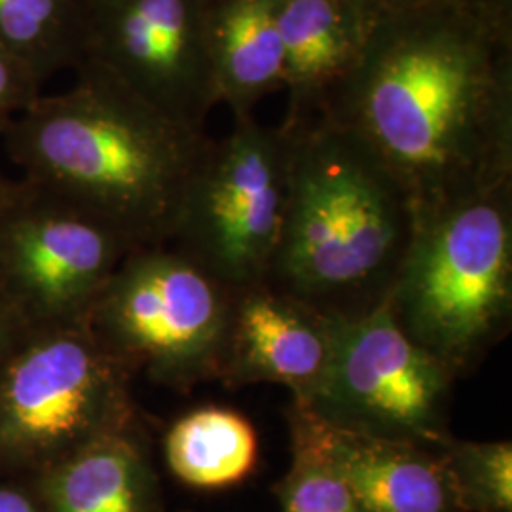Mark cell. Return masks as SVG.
I'll list each match as a JSON object with an SVG mask.
<instances>
[{
	"label": "cell",
	"instance_id": "obj_23",
	"mask_svg": "<svg viewBox=\"0 0 512 512\" xmlns=\"http://www.w3.org/2000/svg\"><path fill=\"white\" fill-rule=\"evenodd\" d=\"M478 18L512 33V0H459Z\"/></svg>",
	"mask_w": 512,
	"mask_h": 512
},
{
	"label": "cell",
	"instance_id": "obj_6",
	"mask_svg": "<svg viewBox=\"0 0 512 512\" xmlns=\"http://www.w3.org/2000/svg\"><path fill=\"white\" fill-rule=\"evenodd\" d=\"M232 294L173 245L133 249L86 317L129 374L190 389L217 380Z\"/></svg>",
	"mask_w": 512,
	"mask_h": 512
},
{
	"label": "cell",
	"instance_id": "obj_20",
	"mask_svg": "<svg viewBox=\"0 0 512 512\" xmlns=\"http://www.w3.org/2000/svg\"><path fill=\"white\" fill-rule=\"evenodd\" d=\"M40 90L31 73L0 44V135L37 101Z\"/></svg>",
	"mask_w": 512,
	"mask_h": 512
},
{
	"label": "cell",
	"instance_id": "obj_4",
	"mask_svg": "<svg viewBox=\"0 0 512 512\" xmlns=\"http://www.w3.org/2000/svg\"><path fill=\"white\" fill-rule=\"evenodd\" d=\"M387 304L456 378L471 372L511 327L512 183L416 213Z\"/></svg>",
	"mask_w": 512,
	"mask_h": 512
},
{
	"label": "cell",
	"instance_id": "obj_21",
	"mask_svg": "<svg viewBox=\"0 0 512 512\" xmlns=\"http://www.w3.org/2000/svg\"><path fill=\"white\" fill-rule=\"evenodd\" d=\"M0 512H44L31 478L0 475Z\"/></svg>",
	"mask_w": 512,
	"mask_h": 512
},
{
	"label": "cell",
	"instance_id": "obj_10",
	"mask_svg": "<svg viewBox=\"0 0 512 512\" xmlns=\"http://www.w3.org/2000/svg\"><path fill=\"white\" fill-rule=\"evenodd\" d=\"M205 10L207 0H82L76 67H92L173 122L205 133L219 105Z\"/></svg>",
	"mask_w": 512,
	"mask_h": 512
},
{
	"label": "cell",
	"instance_id": "obj_17",
	"mask_svg": "<svg viewBox=\"0 0 512 512\" xmlns=\"http://www.w3.org/2000/svg\"><path fill=\"white\" fill-rule=\"evenodd\" d=\"M0 44L42 88L82 52V0H0Z\"/></svg>",
	"mask_w": 512,
	"mask_h": 512
},
{
	"label": "cell",
	"instance_id": "obj_3",
	"mask_svg": "<svg viewBox=\"0 0 512 512\" xmlns=\"http://www.w3.org/2000/svg\"><path fill=\"white\" fill-rule=\"evenodd\" d=\"M285 131L289 194L266 283L330 317L384 304L416 228L399 181L348 129L325 116Z\"/></svg>",
	"mask_w": 512,
	"mask_h": 512
},
{
	"label": "cell",
	"instance_id": "obj_19",
	"mask_svg": "<svg viewBox=\"0 0 512 512\" xmlns=\"http://www.w3.org/2000/svg\"><path fill=\"white\" fill-rule=\"evenodd\" d=\"M461 512H512V444L509 440H458L440 446Z\"/></svg>",
	"mask_w": 512,
	"mask_h": 512
},
{
	"label": "cell",
	"instance_id": "obj_9",
	"mask_svg": "<svg viewBox=\"0 0 512 512\" xmlns=\"http://www.w3.org/2000/svg\"><path fill=\"white\" fill-rule=\"evenodd\" d=\"M131 251L103 220L19 181L0 205V302L25 329L86 321Z\"/></svg>",
	"mask_w": 512,
	"mask_h": 512
},
{
	"label": "cell",
	"instance_id": "obj_8",
	"mask_svg": "<svg viewBox=\"0 0 512 512\" xmlns=\"http://www.w3.org/2000/svg\"><path fill=\"white\" fill-rule=\"evenodd\" d=\"M456 380L399 327L385 300L338 319L327 378L311 401L298 404L344 429L440 446L452 437L448 406Z\"/></svg>",
	"mask_w": 512,
	"mask_h": 512
},
{
	"label": "cell",
	"instance_id": "obj_7",
	"mask_svg": "<svg viewBox=\"0 0 512 512\" xmlns=\"http://www.w3.org/2000/svg\"><path fill=\"white\" fill-rule=\"evenodd\" d=\"M289 194V141L253 116L207 139L186 186L169 245L230 291L268 279Z\"/></svg>",
	"mask_w": 512,
	"mask_h": 512
},
{
	"label": "cell",
	"instance_id": "obj_16",
	"mask_svg": "<svg viewBox=\"0 0 512 512\" xmlns=\"http://www.w3.org/2000/svg\"><path fill=\"white\" fill-rule=\"evenodd\" d=\"M165 465L194 490H226L245 482L258 463L255 427L238 410L200 406L175 421L164 439Z\"/></svg>",
	"mask_w": 512,
	"mask_h": 512
},
{
	"label": "cell",
	"instance_id": "obj_12",
	"mask_svg": "<svg viewBox=\"0 0 512 512\" xmlns=\"http://www.w3.org/2000/svg\"><path fill=\"white\" fill-rule=\"evenodd\" d=\"M363 512H461L440 446L385 439L321 420L294 403Z\"/></svg>",
	"mask_w": 512,
	"mask_h": 512
},
{
	"label": "cell",
	"instance_id": "obj_18",
	"mask_svg": "<svg viewBox=\"0 0 512 512\" xmlns=\"http://www.w3.org/2000/svg\"><path fill=\"white\" fill-rule=\"evenodd\" d=\"M291 467L275 486L283 512H363L346 478L334 467L313 431L291 404Z\"/></svg>",
	"mask_w": 512,
	"mask_h": 512
},
{
	"label": "cell",
	"instance_id": "obj_14",
	"mask_svg": "<svg viewBox=\"0 0 512 512\" xmlns=\"http://www.w3.org/2000/svg\"><path fill=\"white\" fill-rule=\"evenodd\" d=\"M44 512H158V486L137 427L95 440L31 476Z\"/></svg>",
	"mask_w": 512,
	"mask_h": 512
},
{
	"label": "cell",
	"instance_id": "obj_11",
	"mask_svg": "<svg viewBox=\"0 0 512 512\" xmlns=\"http://www.w3.org/2000/svg\"><path fill=\"white\" fill-rule=\"evenodd\" d=\"M336 327V317L266 281L234 291L217 380L283 385L308 403L327 378Z\"/></svg>",
	"mask_w": 512,
	"mask_h": 512
},
{
	"label": "cell",
	"instance_id": "obj_15",
	"mask_svg": "<svg viewBox=\"0 0 512 512\" xmlns=\"http://www.w3.org/2000/svg\"><path fill=\"white\" fill-rule=\"evenodd\" d=\"M281 0H207L205 33L217 103L234 120L253 116L270 93L283 90Z\"/></svg>",
	"mask_w": 512,
	"mask_h": 512
},
{
	"label": "cell",
	"instance_id": "obj_24",
	"mask_svg": "<svg viewBox=\"0 0 512 512\" xmlns=\"http://www.w3.org/2000/svg\"><path fill=\"white\" fill-rule=\"evenodd\" d=\"M23 330H25L23 323L4 302H0V366L4 363L6 355L10 353V349L14 348V344L18 342Z\"/></svg>",
	"mask_w": 512,
	"mask_h": 512
},
{
	"label": "cell",
	"instance_id": "obj_22",
	"mask_svg": "<svg viewBox=\"0 0 512 512\" xmlns=\"http://www.w3.org/2000/svg\"><path fill=\"white\" fill-rule=\"evenodd\" d=\"M349 6L357 12V16L363 19L366 27L370 29L372 23L380 19L401 14L406 10L418 8L421 4H427L431 0H346Z\"/></svg>",
	"mask_w": 512,
	"mask_h": 512
},
{
	"label": "cell",
	"instance_id": "obj_2",
	"mask_svg": "<svg viewBox=\"0 0 512 512\" xmlns=\"http://www.w3.org/2000/svg\"><path fill=\"white\" fill-rule=\"evenodd\" d=\"M38 95L2 133L23 181L103 220L133 249L169 243L207 133L184 128L92 67Z\"/></svg>",
	"mask_w": 512,
	"mask_h": 512
},
{
	"label": "cell",
	"instance_id": "obj_25",
	"mask_svg": "<svg viewBox=\"0 0 512 512\" xmlns=\"http://www.w3.org/2000/svg\"><path fill=\"white\" fill-rule=\"evenodd\" d=\"M14 188H16V183H14V181H8V179L0 177V205L12 196Z\"/></svg>",
	"mask_w": 512,
	"mask_h": 512
},
{
	"label": "cell",
	"instance_id": "obj_1",
	"mask_svg": "<svg viewBox=\"0 0 512 512\" xmlns=\"http://www.w3.org/2000/svg\"><path fill=\"white\" fill-rule=\"evenodd\" d=\"M321 116L376 154L416 213L512 183V33L459 0L380 19Z\"/></svg>",
	"mask_w": 512,
	"mask_h": 512
},
{
	"label": "cell",
	"instance_id": "obj_13",
	"mask_svg": "<svg viewBox=\"0 0 512 512\" xmlns=\"http://www.w3.org/2000/svg\"><path fill=\"white\" fill-rule=\"evenodd\" d=\"M279 35L287 92L279 126L293 128L323 114L357 67L368 27L346 0H281Z\"/></svg>",
	"mask_w": 512,
	"mask_h": 512
},
{
	"label": "cell",
	"instance_id": "obj_5",
	"mask_svg": "<svg viewBox=\"0 0 512 512\" xmlns=\"http://www.w3.org/2000/svg\"><path fill=\"white\" fill-rule=\"evenodd\" d=\"M131 378L86 321L23 330L0 366V475L31 478L135 429Z\"/></svg>",
	"mask_w": 512,
	"mask_h": 512
}]
</instances>
